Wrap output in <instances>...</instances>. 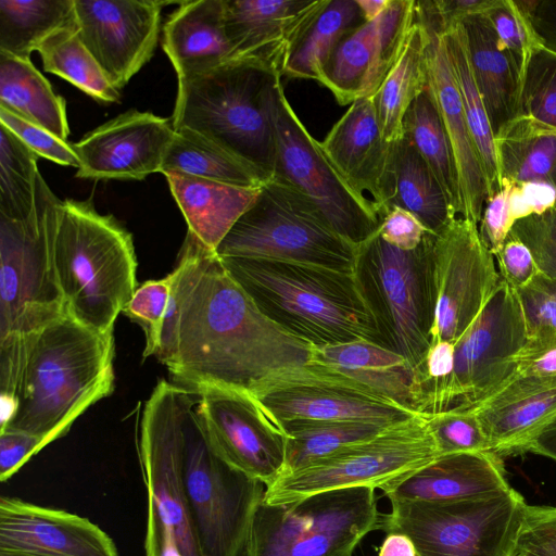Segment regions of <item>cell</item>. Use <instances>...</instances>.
<instances>
[{
    "instance_id": "10",
    "label": "cell",
    "mask_w": 556,
    "mask_h": 556,
    "mask_svg": "<svg viewBox=\"0 0 556 556\" xmlns=\"http://www.w3.org/2000/svg\"><path fill=\"white\" fill-rule=\"evenodd\" d=\"M60 202L41 176L28 217L0 216V339L30 333L66 315L54 266Z\"/></svg>"
},
{
    "instance_id": "41",
    "label": "cell",
    "mask_w": 556,
    "mask_h": 556,
    "mask_svg": "<svg viewBox=\"0 0 556 556\" xmlns=\"http://www.w3.org/2000/svg\"><path fill=\"white\" fill-rule=\"evenodd\" d=\"M37 51L46 72L70 81L97 101L103 103L119 101L121 91L111 84L80 40L77 26L55 31L40 45Z\"/></svg>"
},
{
    "instance_id": "22",
    "label": "cell",
    "mask_w": 556,
    "mask_h": 556,
    "mask_svg": "<svg viewBox=\"0 0 556 556\" xmlns=\"http://www.w3.org/2000/svg\"><path fill=\"white\" fill-rule=\"evenodd\" d=\"M394 143L382 136L372 97L351 103L319 142L346 184L370 193L381 220L394 193Z\"/></svg>"
},
{
    "instance_id": "28",
    "label": "cell",
    "mask_w": 556,
    "mask_h": 556,
    "mask_svg": "<svg viewBox=\"0 0 556 556\" xmlns=\"http://www.w3.org/2000/svg\"><path fill=\"white\" fill-rule=\"evenodd\" d=\"M309 364L340 374L374 393L417 413L416 370L402 355L380 344L356 340L314 348Z\"/></svg>"
},
{
    "instance_id": "12",
    "label": "cell",
    "mask_w": 556,
    "mask_h": 556,
    "mask_svg": "<svg viewBox=\"0 0 556 556\" xmlns=\"http://www.w3.org/2000/svg\"><path fill=\"white\" fill-rule=\"evenodd\" d=\"M175 383L160 380L144 404L139 460L147 490L146 556H203L181 470Z\"/></svg>"
},
{
    "instance_id": "46",
    "label": "cell",
    "mask_w": 556,
    "mask_h": 556,
    "mask_svg": "<svg viewBox=\"0 0 556 556\" xmlns=\"http://www.w3.org/2000/svg\"><path fill=\"white\" fill-rule=\"evenodd\" d=\"M172 294L169 274L162 279L148 280L139 286L123 313L144 331L143 357L155 356Z\"/></svg>"
},
{
    "instance_id": "50",
    "label": "cell",
    "mask_w": 556,
    "mask_h": 556,
    "mask_svg": "<svg viewBox=\"0 0 556 556\" xmlns=\"http://www.w3.org/2000/svg\"><path fill=\"white\" fill-rule=\"evenodd\" d=\"M510 556H556V507L526 505Z\"/></svg>"
},
{
    "instance_id": "38",
    "label": "cell",
    "mask_w": 556,
    "mask_h": 556,
    "mask_svg": "<svg viewBox=\"0 0 556 556\" xmlns=\"http://www.w3.org/2000/svg\"><path fill=\"white\" fill-rule=\"evenodd\" d=\"M443 37L469 132L484 173L489 198L500 190L502 182L495 149V135L471 73L459 23L444 33Z\"/></svg>"
},
{
    "instance_id": "52",
    "label": "cell",
    "mask_w": 556,
    "mask_h": 556,
    "mask_svg": "<svg viewBox=\"0 0 556 556\" xmlns=\"http://www.w3.org/2000/svg\"><path fill=\"white\" fill-rule=\"evenodd\" d=\"M511 186L513 181L506 178L502 179L500 190L485 200L478 225L482 241L494 256L503 247L514 226L509 213V192Z\"/></svg>"
},
{
    "instance_id": "26",
    "label": "cell",
    "mask_w": 556,
    "mask_h": 556,
    "mask_svg": "<svg viewBox=\"0 0 556 556\" xmlns=\"http://www.w3.org/2000/svg\"><path fill=\"white\" fill-rule=\"evenodd\" d=\"M509 489L500 455L472 452L438 456L382 493L390 503H454L493 496Z\"/></svg>"
},
{
    "instance_id": "3",
    "label": "cell",
    "mask_w": 556,
    "mask_h": 556,
    "mask_svg": "<svg viewBox=\"0 0 556 556\" xmlns=\"http://www.w3.org/2000/svg\"><path fill=\"white\" fill-rule=\"evenodd\" d=\"M219 258L260 311L291 336L314 348L356 340L380 344L353 275L258 258Z\"/></svg>"
},
{
    "instance_id": "42",
    "label": "cell",
    "mask_w": 556,
    "mask_h": 556,
    "mask_svg": "<svg viewBox=\"0 0 556 556\" xmlns=\"http://www.w3.org/2000/svg\"><path fill=\"white\" fill-rule=\"evenodd\" d=\"M280 426L288 435L283 476L344 446L375 437L391 425L294 420Z\"/></svg>"
},
{
    "instance_id": "32",
    "label": "cell",
    "mask_w": 556,
    "mask_h": 556,
    "mask_svg": "<svg viewBox=\"0 0 556 556\" xmlns=\"http://www.w3.org/2000/svg\"><path fill=\"white\" fill-rule=\"evenodd\" d=\"M0 108L67 141L65 100L33 65L0 51Z\"/></svg>"
},
{
    "instance_id": "44",
    "label": "cell",
    "mask_w": 556,
    "mask_h": 556,
    "mask_svg": "<svg viewBox=\"0 0 556 556\" xmlns=\"http://www.w3.org/2000/svg\"><path fill=\"white\" fill-rule=\"evenodd\" d=\"M544 130L556 132V52L535 47L525 66L516 114Z\"/></svg>"
},
{
    "instance_id": "43",
    "label": "cell",
    "mask_w": 556,
    "mask_h": 556,
    "mask_svg": "<svg viewBox=\"0 0 556 556\" xmlns=\"http://www.w3.org/2000/svg\"><path fill=\"white\" fill-rule=\"evenodd\" d=\"M37 159L27 146L0 124V216L24 219L33 213L41 177Z\"/></svg>"
},
{
    "instance_id": "9",
    "label": "cell",
    "mask_w": 556,
    "mask_h": 556,
    "mask_svg": "<svg viewBox=\"0 0 556 556\" xmlns=\"http://www.w3.org/2000/svg\"><path fill=\"white\" fill-rule=\"evenodd\" d=\"M375 489L356 486L293 503L257 506L242 556H353L363 539L383 529Z\"/></svg>"
},
{
    "instance_id": "24",
    "label": "cell",
    "mask_w": 556,
    "mask_h": 556,
    "mask_svg": "<svg viewBox=\"0 0 556 556\" xmlns=\"http://www.w3.org/2000/svg\"><path fill=\"white\" fill-rule=\"evenodd\" d=\"M0 551L39 556H118L111 536L89 519L4 495L0 497Z\"/></svg>"
},
{
    "instance_id": "39",
    "label": "cell",
    "mask_w": 556,
    "mask_h": 556,
    "mask_svg": "<svg viewBox=\"0 0 556 556\" xmlns=\"http://www.w3.org/2000/svg\"><path fill=\"white\" fill-rule=\"evenodd\" d=\"M495 149L501 179L551 181L556 169V132L517 117L495 135Z\"/></svg>"
},
{
    "instance_id": "13",
    "label": "cell",
    "mask_w": 556,
    "mask_h": 556,
    "mask_svg": "<svg viewBox=\"0 0 556 556\" xmlns=\"http://www.w3.org/2000/svg\"><path fill=\"white\" fill-rule=\"evenodd\" d=\"M526 505L513 488L454 503L395 502L382 531L406 534L417 556H510Z\"/></svg>"
},
{
    "instance_id": "45",
    "label": "cell",
    "mask_w": 556,
    "mask_h": 556,
    "mask_svg": "<svg viewBox=\"0 0 556 556\" xmlns=\"http://www.w3.org/2000/svg\"><path fill=\"white\" fill-rule=\"evenodd\" d=\"M425 417L439 456L492 452L475 410H447Z\"/></svg>"
},
{
    "instance_id": "56",
    "label": "cell",
    "mask_w": 556,
    "mask_h": 556,
    "mask_svg": "<svg viewBox=\"0 0 556 556\" xmlns=\"http://www.w3.org/2000/svg\"><path fill=\"white\" fill-rule=\"evenodd\" d=\"M47 444L36 435L22 431H0V480H9Z\"/></svg>"
},
{
    "instance_id": "60",
    "label": "cell",
    "mask_w": 556,
    "mask_h": 556,
    "mask_svg": "<svg viewBox=\"0 0 556 556\" xmlns=\"http://www.w3.org/2000/svg\"><path fill=\"white\" fill-rule=\"evenodd\" d=\"M377 556H417L412 540L404 533L388 532Z\"/></svg>"
},
{
    "instance_id": "21",
    "label": "cell",
    "mask_w": 556,
    "mask_h": 556,
    "mask_svg": "<svg viewBox=\"0 0 556 556\" xmlns=\"http://www.w3.org/2000/svg\"><path fill=\"white\" fill-rule=\"evenodd\" d=\"M174 135L167 118L136 110L121 114L73 143L76 177L141 180L160 173Z\"/></svg>"
},
{
    "instance_id": "49",
    "label": "cell",
    "mask_w": 556,
    "mask_h": 556,
    "mask_svg": "<svg viewBox=\"0 0 556 556\" xmlns=\"http://www.w3.org/2000/svg\"><path fill=\"white\" fill-rule=\"evenodd\" d=\"M510 232L528 247L539 273L556 280V208L516 222Z\"/></svg>"
},
{
    "instance_id": "23",
    "label": "cell",
    "mask_w": 556,
    "mask_h": 556,
    "mask_svg": "<svg viewBox=\"0 0 556 556\" xmlns=\"http://www.w3.org/2000/svg\"><path fill=\"white\" fill-rule=\"evenodd\" d=\"M325 2L224 0V27L231 61H251L282 76L293 45Z\"/></svg>"
},
{
    "instance_id": "30",
    "label": "cell",
    "mask_w": 556,
    "mask_h": 556,
    "mask_svg": "<svg viewBox=\"0 0 556 556\" xmlns=\"http://www.w3.org/2000/svg\"><path fill=\"white\" fill-rule=\"evenodd\" d=\"M459 25L475 83L496 135L515 117L521 71L483 13L468 15Z\"/></svg>"
},
{
    "instance_id": "40",
    "label": "cell",
    "mask_w": 556,
    "mask_h": 556,
    "mask_svg": "<svg viewBox=\"0 0 556 556\" xmlns=\"http://www.w3.org/2000/svg\"><path fill=\"white\" fill-rule=\"evenodd\" d=\"M403 136L433 172L458 216L460 202L453 151L438 106L427 86L405 113Z\"/></svg>"
},
{
    "instance_id": "15",
    "label": "cell",
    "mask_w": 556,
    "mask_h": 556,
    "mask_svg": "<svg viewBox=\"0 0 556 556\" xmlns=\"http://www.w3.org/2000/svg\"><path fill=\"white\" fill-rule=\"evenodd\" d=\"M275 159L271 179L306 198L332 229L358 247L381 225L371 200L353 190L325 155L289 103L282 81L274 108Z\"/></svg>"
},
{
    "instance_id": "33",
    "label": "cell",
    "mask_w": 556,
    "mask_h": 556,
    "mask_svg": "<svg viewBox=\"0 0 556 556\" xmlns=\"http://www.w3.org/2000/svg\"><path fill=\"white\" fill-rule=\"evenodd\" d=\"M429 40V31L416 17L399 60L372 97L381 132L388 142L403 137L405 113L427 86Z\"/></svg>"
},
{
    "instance_id": "61",
    "label": "cell",
    "mask_w": 556,
    "mask_h": 556,
    "mask_svg": "<svg viewBox=\"0 0 556 556\" xmlns=\"http://www.w3.org/2000/svg\"><path fill=\"white\" fill-rule=\"evenodd\" d=\"M391 0H356L365 22L376 20L388 8Z\"/></svg>"
},
{
    "instance_id": "19",
    "label": "cell",
    "mask_w": 556,
    "mask_h": 556,
    "mask_svg": "<svg viewBox=\"0 0 556 556\" xmlns=\"http://www.w3.org/2000/svg\"><path fill=\"white\" fill-rule=\"evenodd\" d=\"M164 4L155 0H74L78 36L117 90L152 58Z\"/></svg>"
},
{
    "instance_id": "34",
    "label": "cell",
    "mask_w": 556,
    "mask_h": 556,
    "mask_svg": "<svg viewBox=\"0 0 556 556\" xmlns=\"http://www.w3.org/2000/svg\"><path fill=\"white\" fill-rule=\"evenodd\" d=\"M394 206L412 213L435 236L457 216L433 172L404 136L394 143V193L388 210Z\"/></svg>"
},
{
    "instance_id": "25",
    "label": "cell",
    "mask_w": 556,
    "mask_h": 556,
    "mask_svg": "<svg viewBox=\"0 0 556 556\" xmlns=\"http://www.w3.org/2000/svg\"><path fill=\"white\" fill-rule=\"evenodd\" d=\"M429 35L427 88L435 101L453 151L459 189L458 216L479 225L488 198L484 173L469 132L443 34L429 31Z\"/></svg>"
},
{
    "instance_id": "27",
    "label": "cell",
    "mask_w": 556,
    "mask_h": 556,
    "mask_svg": "<svg viewBox=\"0 0 556 556\" xmlns=\"http://www.w3.org/2000/svg\"><path fill=\"white\" fill-rule=\"evenodd\" d=\"M497 455L516 454L556 416V376H515L473 409Z\"/></svg>"
},
{
    "instance_id": "51",
    "label": "cell",
    "mask_w": 556,
    "mask_h": 556,
    "mask_svg": "<svg viewBox=\"0 0 556 556\" xmlns=\"http://www.w3.org/2000/svg\"><path fill=\"white\" fill-rule=\"evenodd\" d=\"M0 124L10 129L38 157H45L63 166L78 168L79 160L73 144L47 129L27 122L0 108Z\"/></svg>"
},
{
    "instance_id": "55",
    "label": "cell",
    "mask_w": 556,
    "mask_h": 556,
    "mask_svg": "<svg viewBox=\"0 0 556 556\" xmlns=\"http://www.w3.org/2000/svg\"><path fill=\"white\" fill-rule=\"evenodd\" d=\"M378 232L390 245L410 251L420 245L429 231L412 213L394 206L383 215Z\"/></svg>"
},
{
    "instance_id": "59",
    "label": "cell",
    "mask_w": 556,
    "mask_h": 556,
    "mask_svg": "<svg viewBox=\"0 0 556 556\" xmlns=\"http://www.w3.org/2000/svg\"><path fill=\"white\" fill-rule=\"evenodd\" d=\"M556 460V416L536 430L518 450Z\"/></svg>"
},
{
    "instance_id": "37",
    "label": "cell",
    "mask_w": 556,
    "mask_h": 556,
    "mask_svg": "<svg viewBox=\"0 0 556 556\" xmlns=\"http://www.w3.org/2000/svg\"><path fill=\"white\" fill-rule=\"evenodd\" d=\"M160 173L195 177L245 188H260L266 182L253 168L198 134L185 128L175 129Z\"/></svg>"
},
{
    "instance_id": "5",
    "label": "cell",
    "mask_w": 556,
    "mask_h": 556,
    "mask_svg": "<svg viewBox=\"0 0 556 556\" xmlns=\"http://www.w3.org/2000/svg\"><path fill=\"white\" fill-rule=\"evenodd\" d=\"M54 266L66 314L100 333H113L137 289L131 235L90 201H61Z\"/></svg>"
},
{
    "instance_id": "31",
    "label": "cell",
    "mask_w": 556,
    "mask_h": 556,
    "mask_svg": "<svg viewBox=\"0 0 556 556\" xmlns=\"http://www.w3.org/2000/svg\"><path fill=\"white\" fill-rule=\"evenodd\" d=\"M170 192L185 219L188 231L206 248H216L255 200L260 188L167 174Z\"/></svg>"
},
{
    "instance_id": "1",
    "label": "cell",
    "mask_w": 556,
    "mask_h": 556,
    "mask_svg": "<svg viewBox=\"0 0 556 556\" xmlns=\"http://www.w3.org/2000/svg\"><path fill=\"white\" fill-rule=\"evenodd\" d=\"M169 276L155 357L173 383L197 395L212 388L252 392L269 377L311 363L314 346L267 318L215 251L190 231Z\"/></svg>"
},
{
    "instance_id": "18",
    "label": "cell",
    "mask_w": 556,
    "mask_h": 556,
    "mask_svg": "<svg viewBox=\"0 0 556 556\" xmlns=\"http://www.w3.org/2000/svg\"><path fill=\"white\" fill-rule=\"evenodd\" d=\"M198 397L207 435L223 460L265 486L282 476L288 435L252 392L212 388Z\"/></svg>"
},
{
    "instance_id": "2",
    "label": "cell",
    "mask_w": 556,
    "mask_h": 556,
    "mask_svg": "<svg viewBox=\"0 0 556 556\" xmlns=\"http://www.w3.org/2000/svg\"><path fill=\"white\" fill-rule=\"evenodd\" d=\"M113 333L67 314L23 336L0 339V431L49 443L65 435L91 405L114 390Z\"/></svg>"
},
{
    "instance_id": "4",
    "label": "cell",
    "mask_w": 556,
    "mask_h": 556,
    "mask_svg": "<svg viewBox=\"0 0 556 556\" xmlns=\"http://www.w3.org/2000/svg\"><path fill=\"white\" fill-rule=\"evenodd\" d=\"M281 78L257 63L232 60L180 79L173 127L198 134L268 181L274 170V108Z\"/></svg>"
},
{
    "instance_id": "54",
    "label": "cell",
    "mask_w": 556,
    "mask_h": 556,
    "mask_svg": "<svg viewBox=\"0 0 556 556\" xmlns=\"http://www.w3.org/2000/svg\"><path fill=\"white\" fill-rule=\"evenodd\" d=\"M494 257L501 278L515 290L527 286L539 274L530 250L511 232Z\"/></svg>"
},
{
    "instance_id": "8",
    "label": "cell",
    "mask_w": 556,
    "mask_h": 556,
    "mask_svg": "<svg viewBox=\"0 0 556 556\" xmlns=\"http://www.w3.org/2000/svg\"><path fill=\"white\" fill-rule=\"evenodd\" d=\"M215 253L318 267L353 275L357 247L341 237L293 188L270 179Z\"/></svg>"
},
{
    "instance_id": "17",
    "label": "cell",
    "mask_w": 556,
    "mask_h": 556,
    "mask_svg": "<svg viewBox=\"0 0 556 556\" xmlns=\"http://www.w3.org/2000/svg\"><path fill=\"white\" fill-rule=\"evenodd\" d=\"M252 393L280 425L294 420L392 425L417 415L315 364L274 375Z\"/></svg>"
},
{
    "instance_id": "53",
    "label": "cell",
    "mask_w": 556,
    "mask_h": 556,
    "mask_svg": "<svg viewBox=\"0 0 556 556\" xmlns=\"http://www.w3.org/2000/svg\"><path fill=\"white\" fill-rule=\"evenodd\" d=\"M556 207V188L548 180L513 182L509 192V213L513 223L541 215Z\"/></svg>"
},
{
    "instance_id": "48",
    "label": "cell",
    "mask_w": 556,
    "mask_h": 556,
    "mask_svg": "<svg viewBox=\"0 0 556 556\" xmlns=\"http://www.w3.org/2000/svg\"><path fill=\"white\" fill-rule=\"evenodd\" d=\"M516 293L523 315L527 340L556 338V280L539 273Z\"/></svg>"
},
{
    "instance_id": "63",
    "label": "cell",
    "mask_w": 556,
    "mask_h": 556,
    "mask_svg": "<svg viewBox=\"0 0 556 556\" xmlns=\"http://www.w3.org/2000/svg\"><path fill=\"white\" fill-rule=\"evenodd\" d=\"M551 182H552V184L555 186V188H556V169H555V172H554V174H553V176H552V178H551ZM555 208H556V207H555Z\"/></svg>"
},
{
    "instance_id": "7",
    "label": "cell",
    "mask_w": 556,
    "mask_h": 556,
    "mask_svg": "<svg viewBox=\"0 0 556 556\" xmlns=\"http://www.w3.org/2000/svg\"><path fill=\"white\" fill-rule=\"evenodd\" d=\"M434 237L428 232L418 248L404 251L377 231L357 247L353 273L380 344L402 355L416 372L432 340Z\"/></svg>"
},
{
    "instance_id": "58",
    "label": "cell",
    "mask_w": 556,
    "mask_h": 556,
    "mask_svg": "<svg viewBox=\"0 0 556 556\" xmlns=\"http://www.w3.org/2000/svg\"><path fill=\"white\" fill-rule=\"evenodd\" d=\"M540 43L556 52V0H516Z\"/></svg>"
},
{
    "instance_id": "14",
    "label": "cell",
    "mask_w": 556,
    "mask_h": 556,
    "mask_svg": "<svg viewBox=\"0 0 556 556\" xmlns=\"http://www.w3.org/2000/svg\"><path fill=\"white\" fill-rule=\"evenodd\" d=\"M527 341L520 303L502 278L477 318L457 340L453 370L421 415L473 410L515 377Z\"/></svg>"
},
{
    "instance_id": "20",
    "label": "cell",
    "mask_w": 556,
    "mask_h": 556,
    "mask_svg": "<svg viewBox=\"0 0 556 556\" xmlns=\"http://www.w3.org/2000/svg\"><path fill=\"white\" fill-rule=\"evenodd\" d=\"M415 20V0H391L376 20L343 37L319 83L342 105L374 97L399 60Z\"/></svg>"
},
{
    "instance_id": "47",
    "label": "cell",
    "mask_w": 556,
    "mask_h": 556,
    "mask_svg": "<svg viewBox=\"0 0 556 556\" xmlns=\"http://www.w3.org/2000/svg\"><path fill=\"white\" fill-rule=\"evenodd\" d=\"M483 14L501 46L515 59L522 76L532 50L541 45L528 17L516 0H493Z\"/></svg>"
},
{
    "instance_id": "57",
    "label": "cell",
    "mask_w": 556,
    "mask_h": 556,
    "mask_svg": "<svg viewBox=\"0 0 556 556\" xmlns=\"http://www.w3.org/2000/svg\"><path fill=\"white\" fill-rule=\"evenodd\" d=\"M515 376H556V338L527 340L517 356Z\"/></svg>"
},
{
    "instance_id": "16",
    "label": "cell",
    "mask_w": 556,
    "mask_h": 556,
    "mask_svg": "<svg viewBox=\"0 0 556 556\" xmlns=\"http://www.w3.org/2000/svg\"><path fill=\"white\" fill-rule=\"evenodd\" d=\"M434 320L431 344H455L496 290L501 275L494 255L481 239L478 225L453 218L432 248Z\"/></svg>"
},
{
    "instance_id": "35",
    "label": "cell",
    "mask_w": 556,
    "mask_h": 556,
    "mask_svg": "<svg viewBox=\"0 0 556 556\" xmlns=\"http://www.w3.org/2000/svg\"><path fill=\"white\" fill-rule=\"evenodd\" d=\"M364 22L356 0H326L293 45L282 76L319 83L339 42Z\"/></svg>"
},
{
    "instance_id": "36",
    "label": "cell",
    "mask_w": 556,
    "mask_h": 556,
    "mask_svg": "<svg viewBox=\"0 0 556 556\" xmlns=\"http://www.w3.org/2000/svg\"><path fill=\"white\" fill-rule=\"evenodd\" d=\"M74 0H0V51L21 59L55 31L75 27Z\"/></svg>"
},
{
    "instance_id": "6",
    "label": "cell",
    "mask_w": 556,
    "mask_h": 556,
    "mask_svg": "<svg viewBox=\"0 0 556 556\" xmlns=\"http://www.w3.org/2000/svg\"><path fill=\"white\" fill-rule=\"evenodd\" d=\"M194 395L177 386L182 479L199 547L203 556H242L264 484L215 452Z\"/></svg>"
},
{
    "instance_id": "62",
    "label": "cell",
    "mask_w": 556,
    "mask_h": 556,
    "mask_svg": "<svg viewBox=\"0 0 556 556\" xmlns=\"http://www.w3.org/2000/svg\"><path fill=\"white\" fill-rule=\"evenodd\" d=\"M0 556H39V555L22 553V552L0 551Z\"/></svg>"
},
{
    "instance_id": "29",
    "label": "cell",
    "mask_w": 556,
    "mask_h": 556,
    "mask_svg": "<svg viewBox=\"0 0 556 556\" xmlns=\"http://www.w3.org/2000/svg\"><path fill=\"white\" fill-rule=\"evenodd\" d=\"M162 46L178 80L231 61L224 27V0L180 2L163 28Z\"/></svg>"
},
{
    "instance_id": "11",
    "label": "cell",
    "mask_w": 556,
    "mask_h": 556,
    "mask_svg": "<svg viewBox=\"0 0 556 556\" xmlns=\"http://www.w3.org/2000/svg\"><path fill=\"white\" fill-rule=\"evenodd\" d=\"M438 456L427 419L417 414L281 476L266 486L263 502L289 504L316 493L356 486L384 491Z\"/></svg>"
}]
</instances>
